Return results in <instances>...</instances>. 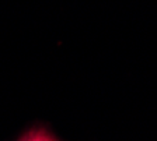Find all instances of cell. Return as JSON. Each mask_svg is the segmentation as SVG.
Segmentation results:
<instances>
[{"mask_svg":"<svg viewBox=\"0 0 157 141\" xmlns=\"http://www.w3.org/2000/svg\"><path fill=\"white\" fill-rule=\"evenodd\" d=\"M20 141H58L49 131L45 128H34L24 134Z\"/></svg>","mask_w":157,"mask_h":141,"instance_id":"obj_1","label":"cell"}]
</instances>
